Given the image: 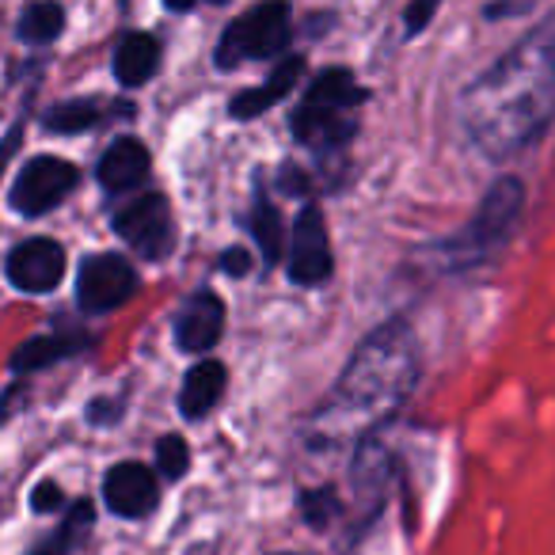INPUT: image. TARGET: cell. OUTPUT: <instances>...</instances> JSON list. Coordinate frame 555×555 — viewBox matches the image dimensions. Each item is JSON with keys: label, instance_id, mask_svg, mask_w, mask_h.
Listing matches in <instances>:
<instances>
[{"label": "cell", "instance_id": "cell-1", "mask_svg": "<svg viewBox=\"0 0 555 555\" xmlns=\"http://www.w3.org/2000/svg\"><path fill=\"white\" fill-rule=\"evenodd\" d=\"M461 130L491 160H509L555 122V12L461 95Z\"/></svg>", "mask_w": 555, "mask_h": 555}, {"label": "cell", "instance_id": "cell-2", "mask_svg": "<svg viewBox=\"0 0 555 555\" xmlns=\"http://www.w3.org/2000/svg\"><path fill=\"white\" fill-rule=\"evenodd\" d=\"M418 385V343L408 320L380 324L343 365L327 400L309 418V446L332 449L373 438Z\"/></svg>", "mask_w": 555, "mask_h": 555}, {"label": "cell", "instance_id": "cell-3", "mask_svg": "<svg viewBox=\"0 0 555 555\" xmlns=\"http://www.w3.org/2000/svg\"><path fill=\"white\" fill-rule=\"evenodd\" d=\"M521 206H525V186L521 179L502 176L491 191L483 194L476 214L464 221V229H456L453 236L438 240L430 247V259L438 262L446 274H468L479 270L487 262H494L506 244L514 240L517 221H521Z\"/></svg>", "mask_w": 555, "mask_h": 555}, {"label": "cell", "instance_id": "cell-4", "mask_svg": "<svg viewBox=\"0 0 555 555\" xmlns=\"http://www.w3.org/2000/svg\"><path fill=\"white\" fill-rule=\"evenodd\" d=\"M294 39V20H289L286 0H259L255 9L236 16L224 27L221 42L214 50L217 69H236L244 62H262V57H282Z\"/></svg>", "mask_w": 555, "mask_h": 555}, {"label": "cell", "instance_id": "cell-5", "mask_svg": "<svg viewBox=\"0 0 555 555\" xmlns=\"http://www.w3.org/2000/svg\"><path fill=\"white\" fill-rule=\"evenodd\" d=\"M80 183L77 164L62 160V156H35L20 168L16 183L9 191V206L16 209L20 217H42L65 202Z\"/></svg>", "mask_w": 555, "mask_h": 555}, {"label": "cell", "instance_id": "cell-6", "mask_svg": "<svg viewBox=\"0 0 555 555\" xmlns=\"http://www.w3.org/2000/svg\"><path fill=\"white\" fill-rule=\"evenodd\" d=\"M115 232L141 255V259H164L176 247V221L164 194H141L126 202L115 214Z\"/></svg>", "mask_w": 555, "mask_h": 555}, {"label": "cell", "instance_id": "cell-7", "mask_svg": "<svg viewBox=\"0 0 555 555\" xmlns=\"http://www.w3.org/2000/svg\"><path fill=\"white\" fill-rule=\"evenodd\" d=\"M138 294V270L122 255H88L77 274V301L85 312H115Z\"/></svg>", "mask_w": 555, "mask_h": 555}, {"label": "cell", "instance_id": "cell-8", "mask_svg": "<svg viewBox=\"0 0 555 555\" xmlns=\"http://www.w3.org/2000/svg\"><path fill=\"white\" fill-rule=\"evenodd\" d=\"M160 472H153L141 461H118L103 476V502L115 517L141 521L160 506Z\"/></svg>", "mask_w": 555, "mask_h": 555}, {"label": "cell", "instance_id": "cell-9", "mask_svg": "<svg viewBox=\"0 0 555 555\" xmlns=\"http://www.w3.org/2000/svg\"><path fill=\"white\" fill-rule=\"evenodd\" d=\"M4 270L20 294H50L65 274V247L50 236H31L12 247Z\"/></svg>", "mask_w": 555, "mask_h": 555}, {"label": "cell", "instance_id": "cell-10", "mask_svg": "<svg viewBox=\"0 0 555 555\" xmlns=\"http://www.w3.org/2000/svg\"><path fill=\"white\" fill-rule=\"evenodd\" d=\"M335 270L332 240H327L324 214L317 206H305L294 229V251H289V278L297 286H324Z\"/></svg>", "mask_w": 555, "mask_h": 555}, {"label": "cell", "instance_id": "cell-11", "mask_svg": "<svg viewBox=\"0 0 555 555\" xmlns=\"http://www.w3.org/2000/svg\"><path fill=\"white\" fill-rule=\"evenodd\" d=\"M224 335V301L214 289H198L176 317V343L186 354H206Z\"/></svg>", "mask_w": 555, "mask_h": 555}, {"label": "cell", "instance_id": "cell-12", "mask_svg": "<svg viewBox=\"0 0 555 555\" xmlns=\"http://www.w3.org/2000/svg\"><path fill=\"white\" fill-rule=\"evenodd\" d=\"M289 130L312 153H332L343 149L358 133V122L350 118V111L339 107H317V103H301L289 118Z\"/></svg>", "mask_w": 555, "mask_h": 555}, {"label": "cell", "instance_id": "cell-13", "mask_svg": "<svg viewBox=\"0 0 555 555\" xmlns=\"http://www.w3.org/2000/svg\"><path fill=\"white\" fill-rule=\"evenodd\" d=\"M149 164H153V156H149V149L138 138H118L111 141L107 153L95 164V179L111 194L130 191V186H138L149 176Z\"/></svg>", "mask_w": 555, "mask_h": 555}, {"label": "cell", "instance_id": "cell-14", "mask_svg": "<svg viewBox=\"0 0 555 555\" xmlns=\"http://www.w3.org/2000/svg\"><path fill=\"white\" fill-rule=\"evenodd\" d=\"M224 388H229V370L217 358L191 365V373L183 377V388H179V415L186 423H202L221 403Z\"/></svg>", "mask_w": 555, "mask_h": 555}, {"label": "cell", "instance_id": "cell-15", "mask_svg": "<svg viewBox=\"0 0 555 555\" xmlns=\"http://www.w3.org/2000/svg\"><path fill=\"white\" fill-rule=\"evenodd\" d=\"M301 73H305L301 57H282V62L274 65V73H270L259 88H251V92L236 95V100L229 103V115L240 118V122H251V118H259L262 111H270L278 100H286V95L294 92L297 80H301Z\"/></svg>", "mask_w": 555, "mask_h": 555}, {"label": "cell", "instance_id": "cell-16", "mask_svg": "<svg viewBox=\"0 0 555 555\" xmlns=\"http://www.w3.org/2000/svg\"><path fill=\"white\" fill-rule=\"evenodd\" d=\"M95 529V506L88 499L69 502L62 525H57L50 537H42L39 544H31L24 555H77V547L92 537Z\"/></svg>", "mask_w": 555, "mask_h": 555}, {"label": "cell", "instance_id": "cell-17", "mask_svg": "<svg viewBox=\"0 0 555 555\" xmlns=\"http://www.w3.org/2000/svg\"><path fill=\"white\" fill-rule=\"evenodd\" d=\"M160 69V42L145 31H133L115 50V80L122 88H141Z\"/></svg>", "mask_w": 555, "mask_h": 555}, {"label": "cell", "instance_id": "cell-18", "mask_svg": "<svg viewBox=\"0 0 555 555\" xmlns=\"http://www.w3.org/2000/svg\"><path fill=\"white\" fill-rule=\"evenodd\" d=\"M88 347V339L80 332H65V335H39V339H27L24 347H16L12 354V373H35L47 370V365L73 358Z\"/></svg>", "mask_w": 555, "mask_h": 555}, {"label": "cell", "instance_id": "cell-19", "mask_svg": "<svg viewBox=\"0 0 555 555\" xmlns=\"http://www.w3.org/2000/svg\"><path fill=\"white\" fill-rule=\"evenodd\" d=\"M305 103H317V107H339V111H354L365 103V88L350 77L347 69H324L305 92Z\"/></svg>", "mask_w": 555, "mask_h": 555}, {"label": "cell", "instance_id": "cell-20", "mask_svg": "<svg viewBox=\"0 0 555 555\" xmlns=\"http://www.w3.org/2000/svg\"><path fill=\"white\" fill-rule=\"evenodd\" d=\"M65 31V9L54 4V0H35L20 12V24H16V35L31 47H47L54 42L57 35Z\"/></svg>", "mask_w": 555, "mask_h": 555}, {"label": "cell", "instance_id": "cell-21", "mask_svg": "<svg viewBox=\"0 0 555 555\" xmlns=\"http://www.w3.org/2000/svg\"><path fill=\"white\" fill-rule=\"evenodd\" d=\"M251 236L259 240V251H262V259L267 262H278L282 259V247H286V232H282V214H278L274 206H270L267 198H255V206H251Z\"/></svg>", "mask_w": 555, "mask_h": 555}, {"label": "cell", "instance_id": "cell-22", "mask_svg": "<svg viewBox=\"0 0 555 555\" xmlns=\"http://www.w3.org/2000/svg\"><path fill=\"white\" fill-rule=\"evenodd\" d=\"M297 509H301V517L312 525V529L327 532L335 521H339L343 502H339V491H335L332 483H324V487H305V491L297 494Z\"/></svg>", "mask_w": 555, "mask_h": 555}, {"label": "cell", "instance_id": "cell-23", "mask_svg": "<svg viewBox=\"0 0 555 555\" xmlns=\"http://www.w3.org/2000/svg\"><path fill=\"white\" fill-rule=\"evenodd\" d=\"M42 126L54 133H85V130H95L100 126V103L92 100H73V103H62V107H50Z\"/></svg>", "mask_w": 555, "mask_h": 555}, {"label": "cell", "instance_id": "cell-24", "mask_svg": "<svg viewBox=\"0 0 555 555\" xmlns=\"http://www.w3.org/2000/svg\"><path fill=\"white\" fill-rule=\"evenodd\" d=\"M156 472H160V479H171V483L191 472V446L179 434H164L156 441Z\"/></svg>", "mask_w": 555, "mask_h": 555}, {"label": "cell", "instance_id": "cell-25", "mask_svg": "<svg viewBox=\"0 0 555 555\" xmlns=\"http://www.w3.org/2000/svg\"><path fill=\"white\" fill-rule=\"evenodd\" d=\"M31 509H35V514H57V509H69V506H65L62 483H54V479H42V483H35Z\"/></svg>", "mask_w": 555, "mask_h": 555}, {"label": "cell", "instance_id": "cell-26", "mask_svg": "<svg viewBox=\"0 0 555 555\" xmlns=\"http://www.w3.org/2000/svg\"><path fill=\"white\" fill-rule=\"evenodd\" d=\"M438 9H441V0H411L408 12H403V27H408L411 39H415V35L423 31L426 24H430Z\"/></svg>", "mask_w": 555, "mask_h": 555}, {"label": "cell", "instance_id": "cell-27", "mask_svg": "<svg viewBox=\"0 0 555 555\" xmlns=\"http://www.w3.org/2000/svg\"><path fill=\"white\" fill-rule=\"evenodd\" d=\"M118 415H122V400H92L85 411V418L92 426H115Z\"/></svg>", "mask_w": 555, "mask_h": 555}, {"label": "cell", "instance_id": "cell-28", "mask_svg": "<svg viewBox=\"0 0 555 555\" xmlns=\"http://www.w3.org/2000/svg\"><path fill=\"white\" fill-rule=\"evenodd\" d=\"M221 270L229 278L247 274V270H251V255H247L244 247H224V251H221Z\"/></svg>", "mask_w": 555, "mask_h": 555}, {"label": "cell", "instance_id": "cell-29", "mask_svg": "<svg viewBox=\"0 0 555 555\" xmlns=\"http://www.w3.org/2000/svg\"><path fill=\"white\" fill-rule=\"evenodd\" d=\"M164 4H168L171 12H191V9H198L202 0H164Z\"/></svg>", "mask_w": 555, "mask_h": 555}, {"label": "cell", "instance_id": "cell-30", "mask_svg": "<svg viewBox=\"0 0 555 555\" xmlns=\"http://www.w3.org/2000/svg\"><path fill=\"white\" fill-rule=\"evenodd\" d=\"M274 555H312V552H274Z\"/></svg>", "mask_w": 555, "mask_h": 555}]
</instances>
